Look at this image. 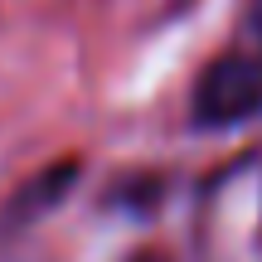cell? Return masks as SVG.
I'll return each mask as SVG.
<instances>
[{
    "instance_id": "cell-2",
    "label": "cell",
    "mask_w": 262,
    "mask_h": 262,
    "mask_svg": "<svg viewBox=\"0 0 262 262\" xmlns=\"http://www.w3.org/2000/svg\"><path fill=\"white\" fill-rule=\"evenodd\" d=\"M248 29H253V44L262 54V0H253V15H248Z\"/></svg>"
},
{
    "instance_id": "cell-1",
    "label": "cell",
    "mask_w": 262,
    "mask_h": 262,
    "mask_svg": "<svg viewBox=\"0 0 262 262\" xmlns=\"http://www.w3.org/2000/svg\"><path fill=\"white\" fill-rule=\"evenodd\" d=\"M189 112H194V126H209V131L253 122L262 112V58H248V54L214 58L194 83Z\"/></svg>"
},
{
    "instance_id": "cell-3",
    "label": "cell",
    "mask_w": 262,
    "mask_h": 262,
    "mask_svg": "<svg viewBox=\"0 0 262 262\" xmlns=\"http://www.w3.org/2000/svg\"><path fill=\"white\" fill-rule=\"evenodd\" d=\"M141 262H160V257H141Z\"/></svg>"
}]
</instances>
